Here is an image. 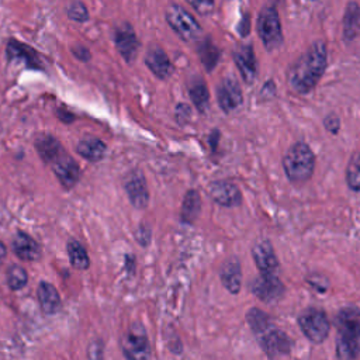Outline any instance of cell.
Returning <instances> with one entry per match:
<instances>
[{
	"instance_id": "35",
	"label": "cell",
	"mask_w": 360,
	"mask_h": 360,
	"mask_svg": "<svg viewBox=\"0 0 360 360\" xmlns=\"http://www.w3.org/2000/svg\"><path fill=\"white\" fill-rule=\"evenodd\" d=\"M323 124H325V128L330 132V134H336L339 131V127H340V121L338 118V115L335 114H329L325 120H323Z\"/></svg>"
},
{
	"instance_id": "38",
	"label": "cell",
	"mask_w": 360,
	"mask_h": 360,
	"mask_svg": "<svg viewBox=\"0 0 360 360\" xmlns=\"http://www.w3.org/2000/svg\"><path fill=\"white\" fill-rule=\"evenodd\" d=\"M248 31H249V17L245 15L243 17V30H240L239 32H240V35H246Z\"/></svg>"
},
{
	"instance_id": "30",
	"label": "cell",
	"mask_w": 360,
	"mask_h": 360,
	"mask_svg": "<svg viewBox=\"0 0 360 360\" xmlns=\"http://www.w3.org/2000/svg\"><path fill=\"white\" fill-rule=\"evenodd\" d=\"M346 181L353 191H360V153H353L346 169Z\"/></svg>"
},
{
	"instance_id": "20",
	"label": "cell",
	"mask_w": 360,
	"mask_h": 360,
	"mask_svg": "<svg viewBox=\"0 0 360 360\" xmlns=\"http://www.w3.org/2000/svg\"><path fill=\"white\" fill-rule=\"evenodd\" d=\"M41 311L45 315H55L62 308V300L56 287L48 281H41L37 288Z\"/></svg>"
},
{
	"instance_id": "33",
	"label": "cell",
	"mask_w": 360,
	"mask_h": 360,
	"mask_svg": "<svg viewBox=\"0 0 360 360\" xmlns=\"http://www.w3.org/2000/svg\"><path fill=\"white\" fill-rule=\"evenodd\" d=\"M187 3L201 15H207L214 10V0H187Z\"/></svg>"
},
{
	"instance_id": "5",
	"label": "cell",
	"mask_w": 360,
	"mask_h": 360,
	"mask_svg": "<svg viewBox=\"0 0 360 360\" xmlns=\"http://www.w3.org/2000/svg\"><path fill=\"white\" fill-rule=\"evenodd\" d=\"M166 21L183 41H195L201 35L197 20L179 4H170L166 8Z\"/></svg>"
},
{
	"instance_id": "3",
	"label": "cell",
	"mask_w": 360,
	"mask_h": 360,
	"mask_svg": "<svg viewBox=\"0 0 360 360\" xmlns=\"http://www.w3.org/2000/svg\"><path fill=\"white\" fill-rule=\"evenodd\" d=\"M283 167L290 181L304 183L309 180L314 173L315 155L305 142H295L285 152Z\"/></svg>"
},
{
	"instance_id": "8",
	"label": "cell",
	"mask_w": 360,
	"mask_h": 360,
	"mask_svg": "<svg viewBox=\"0 0 360 360\" xmlns=\"http://www.w3.org/2000/svg\"><path fill=\"white\" fill-rule=\"evenodd\" d=\"M48 165L52 167L56 179L65 188H72L80 179L79 165L63 149Z\"/></svg>"
},
{
	"instance_id": "34",
	"label": "cell",
	"mask_w": 360,
	"mask_h": 360,
	"mask_svg": "<svg viewBox=\"0 0 360 360\" xmlns=\"http://www.w3.org/2000/svg\"><path fill=\"white\" fill-rule=\"evenodd\" d=\"M135 238L142 246H146L150 240V229L145 225H139V228L135 232Z\"/></svg>"
},
{
	"instance_id": "1",
	"label": "cell",
	"mask_w": 360,
	"mask_h": 360,
	"mask_svg": "<svg viewBox=\"0 0 360 360\" xmlns=\"http://www.w3.org/2000/svg\"><path fill=\"white\" fill-rule=\"evenodd\" d=\"M326 58L328 52L325 42H314L290 68L287 75L290 87L300 94L311 91L325 72Z\"/></svg>"
},
{
	"instance_id": "37",
	"label": "cell",
	"mask_w": 360,
	"mask_h": 360,
	"mask_svg": "<svg viewBox=\"0 0 360 360\" xmlns=\"http://www.w3.org/2000/svg\"><path fill=\"white\" fill-rule=\"evenodd\" d=\"M56 114H58V118H59L60 121H63L65 124H70V122L75 120V115H73L70 111H68V110H63V111L58 110Z\"/></svg>"
},
{
	"instance_id": "31",
	"label": "cell",
	"mask_w": 360,
	"mask_h": 360,
	"mask_svg": "<svg viewBox=\"0 0 360 360\" xmlns=\"http://www.w3.org/2000/svg\"><path fill=\"white\" fill-rule=\"evenodd\" d=\"M246 319H248L249 326L252 328V330H253L256 335L262 333L263 330H266L267 328L271 326L269 316H267L263 311H260L259 308H252V309L248 312Z\"/></svg>"
},
{
	"instance_id": "11",
	"label": "cell",
	"mask_w": 360,
	"mask_h": 360,
	"mask_svg": "<svg viewBox=\"0 0 360 360\" xmlns=\"http://www.w3.org/2000/svg\"><path fill=\"white\" fill-rule=\"evenodd\" d=\"M252 292L264 302H276L284 294V285L276 274H260L252 284Z\"/></svg>"
},
{
	"instance_id": "27",
	"label": "cell",
	"mask_w": 360,
	"mask_h": 360,
	"mask_svg": "<svg viewBox=\"0 0 360 360\" xmlns=\"http://www.w3.org/2000/svg\"><path fill=\"white\" fill-rule=\"evenodd\" d=\"M6 280H7V285L13 290V291H18L21 288H24L28 283V274L25 271V269L20 264H11L7 269L6 273Z\"/></svg>"
},
{
	"instance_id": "21",
	"label": "cell",
	"mask_w": 360,
	"mask_h": 360,
	"mask_svg": "<svg viewBox=\"0 0 360 360\" xmlns=\"http://www.w3.org/2000/svg\"><path fill=\"white\" fill-rule=\"evenodd\" d=\"M219 276H221V281L224 284V287L232 292V294H238L240 290V284H242V271H240V264L236 259H228L219 270Z\"/></svg>"
},
{
	"instance_id": "6",
	"label": "cell",
	"mask_w": 360,
	"mask_h": 360,
	"mask_svg": "<svg viewBox=\"0 0 360 360\" xmlns=\"http://www.w3.org/2000/svg\"><path fill=\"white\" fill-rule=\"evenodd\" d=\"M298 325L302 333L312 343L323 342L330 330V323L326 314L316 308H308L298 316Z\"/></svg>"
},
{
	"instance_id": "16",
	"label": "cell",
	"mask_w": 360,
	"mask_h": 360,
	"mask_svg": "<svg viewBox=\"0 0 360 360\" xmlns=\"http://www.w3.org/2000/svg\"><path fill=\"white\" fill-rule=\"evenodd\" d=\"M233 60L239 69V73H240L243 82H246L249 84L253 83L256 79V73H257V63H256V56H255L253 48L248 44L238 45L233 51Z\"/></svg>"
},
{
	"instance_id": "23",
	"label": "cell",
	"mask_w": 360,
	"mask_h": 360,
	"mask_svg": "<svg viewBox=\"0 0 360 360\" xmlns=\"http://www.w3.org/2000/svg\"><path fill=\"white\" fill-rule=\"evenodd\" d=\"M360 31V7L357 3L350 1L343 14V37L352 41Z\"/></svg>"
},
{
	"instance_id": "25",
	"label": "cell",
	"mask_w": 360,
	"mask_h": 360,
	"mask_svg": "<svg viewBox=\"0 0 360 360\" xmlns=\"http://www.w3.org/2000/svg\"><path fill=\"white\" fill-rule=\"evenodd\" d=\"M37 150L41 156V159L45 163H49L63 148L58 139H55L52 135H41L35 141Z\"/></svg>"
},
{
	"instance_id": "15",
	"label": "cell",
	"mask_w": 360,
	"mask_h": 360,
	"mask_svg": "<svg viewBox=\"0 0 360 360\" xmlns=\"http://www.w3.org/2000/svg\"><path fill=\"white\" fill-rule=\"evenodd\" d=\"M253 260L262 274H276L278 270V260L271 243L267 239H262L252 248Z\"/></svg>"
},
{
	"instance_id": "24",
	"label": "cell",
	"mask_w": 360,
	"mask_h": 360,
	"mask_svg": "<svg viewBox=\"0 0 360 360\" xmlns=\"http://www.w3.org/2000/svg\"><path fill=\"white\" fill-rule=\"evenodd\" d=\"M201 210V197L195 190H188L181 205V218L187 224H193Z\"/></svg>"
},
{
	"instance_id": "17",
	"label": "cell",
	"mask_w": 360,
	"mask_h": 360,
	"mask_svg": "<svg viewBox=\"0 0 360 360\" xmlns=\"http://www.w3.org/2000/svg\"><path fill=\"white\" fill-rule=\"evenodd\" d=\"M6 55L10 62L21 60L30 69H42L44 68V63H42L38 52L35 49H32L31 46L25 45L22 42H18L17 39H10L7 42Z\"/></svg>"
},
{
	"instance_id": "26",
	"label": "cell",
	"mask_w": 360,
	"mask_h": 360,
	"mask_svg": "<svg viewBox=\"0 0 360 360\" xmlns=\"http://www.w3.org/2000/svg\"><path fill=\"white\" fill-rule=\"evenodd\" d=\"M68 249V255H69V260L70 264L77 269V270H87L90 266V259L89 255L84 249V246L75 239H70L66 245Z\"/></svg>"
},
{
	"instance_id": "28",
	"label": "cell",
	"mask_w": 360,
	"mask_h": 360,
	"mask_svg": "<svg viewBox=\"0 0 360 360\" xmlns=\"http://www.w3.org/2000/svg\"><path fill=\"white\" fill-rule=\"evenodd\" d=\"M198 53H200V58H201V62L204 63L205 69L207 70H212L219 59V51L218 48L210 41V39H205L204 42L200 44L198 46Z\"/></svg>"
},
{
	"instance_id": "12",
	"label": "cell",
	"mask_w": 360,
	"mask_h": 360,
	"mask_svg": "<svg viewBox=\"0 0 360 360\" xmlns=\"http://www.w3.org/2000/svg\"><path fill=\"white\" fill-rule=\"evenodd\" d=\"M217 97L219 107L225 112H232L242 105L243 96L239 83L233 77H225L217 89Z\"/></svg>"
},
{
	"instance_id": "32",
	"label": "cell",
	"mask_w": 360,
	"mask_h": 360,
	"mask_svg": "<svg viewBox=\"0 0 360 360\" xmlns=\"http://www.w3.org/2000/svg\"><path fill=\"white\" fill-rule=\"evenodd\" d=\"M66 14L70 20L77 22H84L89 20L87 7L82 1H72L66 7Z\"/></svg>"
},
{
	"instance_id": "7",
	"label": "cell",
	"mask_w": 360,
	"mask_h": 360,
	"mask_svg": "<svg viewBox=\"0 0 360 360\" xmlns=\"http://www.w3.org/2000/svg\"><path fill=\"white\" fill-rule=\"evenodd\" d=\"M122 353L127 359L141 360L150 357V345L146 336V332L142 325H134L124 335L122 342Z\"/></svg>"
},
{
	"instance_id": "29",
	"label": "cell",
	"mask_w": 360,
	"mask_h": 360,
	"mask_svg": "<svg viewBox=\"0 0 360 360\" xmlns=\"http://www.w3.org/2000/svg\"><path fill=\"white\" fill-rule=\"evenodd\" d=\"M188 93H190L191 101L194 103L197 110L204 112L205 108L208 107V103H210V93L207 90V86L201 80H197L195 83H193L190 86V91Z\"/></svg>"
},
{
	"instance_id": "22",
	"label": "cell",
	"mask_w": 360,
	"mask_h": 360,
	"mask_svg": "<svg viewBox=\"0 0 360 360\" xmlns=\"http://www.w3.org/2000/svg\"><path fill=\"white\" fill-rule=\"evenodd\" d=\"M76 150L86 160L98 162L104 158V155L107 152V146L101 139L94 138V136H87L76 145Z\"/></svg>"
},
{
	"instance_id": "4",
	"label": "cell",
	"mask_w": 360,
	"mask_h": 360,
	"mask_svg": "<svg viewBox=\"0 0 360 360\" xmlns=\"http://www.w3.org/2000/svg\"><path fill=\"white\" fill-rule=\"evenodd\" d=\"M257 34L263 42V45L271 51L276 49L281 41V24L277 8L274 4H267L262 8L257 17Z\"/></svg>"
},
{
	"instance_id": "14",
	"label": "cell",
	"mask_w": 360,
	"mask_h": 360,
	"mask_svg": "<svg viewBox=\"0 0 360 360\" xmlns=\"http://www.w3.org/2000/svg\"><path fill=\"white\" fill-rule=\"evenodd\" d=\"M124 187H125L127 195L134 207L145 208L148 205V201H149L148 186H146L143 174L139 170H134L127 176Z\"/></svg>"
},
{
	"instance_id": "36",
	"label": "cell",
	"mask_w": 360,
	"mask_h": 360,
	"mask_svg": "<svg viewBox=\"0 0 360 360\" xmlns=\"http://www.w3.org/2000/svg\"><path fill=\"white\" fill-rule=\"evenodd\" d=\"M72 53H73L79 60H82V62H87V60H90V58H91L90 51H89L86 46H83V45H75V46L72 48Z\"/></svg>"
},
{
	"instance_id": "19",
	"label": "cell",
	"mask_w": 360,
	"mask_h": 360,
	"mask_svg": "<svg viewBox=\"0 0 360 360\" xmlns=\"http://www.w3.org/2000/svg\"><path fill=\"white\" fill-rule=\"evenodd\" d=\"M145 63L149 68V70L159 79H167L174 70L169 56L159 46L149 48L145 56Z\"/></svg>"
},
{
	"instance_id": "10",
	"label": "cell",
	"mask_w": 360,
	"mask_h": 360,
	"mask_svg": "<svg viewBox=\"0 0 360 360\" xmlns=\"http://www.w3.org/2000/svg\"><path fill=\"white\" fill-rule=\"evenodd\" d=\"M114 44H115V48L118 49L120 55L128 63L135 60L138 51H139V41H138V37H136L134 28L131 27V24L124 22L115 28Z\"/></svg>"
},
{
	"instance_id": "39",
	"label": "cell",
	"mask_w": 360,
	"mask_h": 360,
	"mask_svg": "<svg viewBox=\"0 0 360 360\" xmlns=\"http://www.w3.org/2000/svg\"><path fill=\"white\" fill-rule=\"evenodd\" d=\"M6 255H7V248H6V245L0 240V263L3 262V259L6 257Z\"/></svg>"
},
{
	"instance_id": "18",
	"label": "cell",
	"mask_w": 360,
	"mask_h": 360,
	"mask_svg": "<svg viewBox=\"0 0 360 360\" xmlns=\"http://www.w3.org/2000/svg\"><path fill=\"white\" fill-rule=\"evenodd\" d=\"M11 249L18 259L25 262L38 260L42 253L39 243L27 232H21V231H18L13 238Z\"/></svg>"
},
{
	"instance_id": "9",
	"label": "cell",
	"mask_w": 360,
	"mask_h": 360,
	"mask_svg": "<svg viewBox=\"0 0 360 360\" xmlns=\"http://www.w3.org/2000/svg\"><path fill=\"white\" fill-rule=\"evenodd\" d=\"M259 336V343L263 349V352L269 357H287L291 352V342L288 336L273 326L267 328Z\"/></svg>"
},
{
	"instance_id": "13",
	"label": "cell",
	"mask_w": 360,
	"mask_h": 360,
	"mask_svg": "<svg viewBox=\"0 0 360 360\" xmlns=\"http://www.w3.org/2000/svg\"><path fill=\"white\" fill-rule=\"evenodd\" d=\"M208 193L217 204L224 207H235L239 205L242 201L239 188L228 180H215L210 183Z\"/></svg>"
},
{
	"instance_id": "2",
	"label": "cell",
	"mask_w": 360,
	"mask_h": 360,
	"mask_svg": "<svg viewBox=\"0 0 360 360\" xmlns=\"http://www.w3.org/2000/svg\"><path fill=\"white\" fill-rule=\"evenodd\" d=\"M338 339L336 354L339 359H356L360 354V309L346 307L336 316Z\"/></svg>"
}]
</instances>
